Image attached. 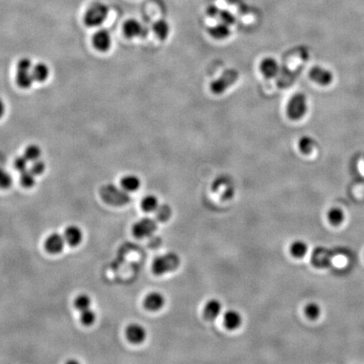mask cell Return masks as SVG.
I'll return each mask as SVG.
<instances>
[{"instance_id": "cell-1", "label": "cell", "mask_w": 364, "mask_h": 364, "mask_svg": "<svg viewBox=\"0 0 364 364\" xmlns=\"http://www.w3.org/2000/svg\"><path fill=\"white\" fill-rule=\"evenodd\" d=\"M181 259L176 253L170 252L158 256L153 261L152 272L157 276L174 272L179 267Z\"/></svg>"}, {"instance_id": "cell-2", "label": "cell", "mask_w": 364, "mask_h": 364, "mask_svg": "<svg viewBox=\"0 0 364 364\" xmlns=\"http://www.w3.org/2000/svg\"><path fill=\"white\" fill-rule=\"evenodd\" d=\"M109 14V8L106 4L95 3L90 6L84 16V24L89 27H97L106 21Z\"/></svg>"}, {"instance_id": "cell-3", "label": "cell", "mask_w": 364, "mask_h": 364, "mask_svg": "<svg viewBox=\"0 0 364 364\" xmlns=\"http://www.w3.org/2000/svg\"><path fill=\"white\" fill-rule=\"evenodd\" d=\"M308 110L307 97L305 94L297 93L291 97L287 105V115L293 121L305 117Z\"/></svg>"}, {"instance_id": "cell-4", "label": "cell", "mask_w": 364, "mask_h": 364, "mask_svg": "<svg viewBox=\"0 0 364 364\" xmlns=\"http://www.w3.org/2000/svg\"><path fill=\"white\" fill-rule=\"evenodd\" d=\"M239 72L234 68H229L223 72L218 79H215L210 84V89L215 95H220L225 92L228 88L236 83L239 79Z\"/></svg>"}, {"instance_id": "cell-5", "label": "cell", "mask_w": 364, "mask_h": 364, "mask_svg": "<svg viewBox=\"0 0 364 364\" xmlns=\"http://www.w3.org/2000/svg\"><path fill=\"white\" fill-rule=\"evenodd\" d=\"M101 194L107 203L116 206L128 203L130 200V197L126 190H123V188L120 189L114 185H106V187L102 188Z\"/></svg>"}, {"instance_id": "cell-6", "label": "cell", "mask_w": 364, "mask_h": 364, "mask_svg": "<svg viewBox=\"0 0 364 364\" xmlns=\"http://www.w3.org/2000/svg\"><path fill=\"white\" fill-rule=\"evenodd\" d=\"M157 222L153 218L144 217L133 224L132 232L136 238L144 239L151 236L157 229Z\"/></svg>"}, {"instance_id": "cell-7", "label": "cell", "mask_w": 364, "mask_h": 364, "mask_svg": "<svg viewBox=\"0 0 364 364\" xmlns=\"http://www.w3.org/2000/svg\"><path fill=\"white\" fill-rule=\"evenodd\" d=\"M127 339L133 344H141L147 338V332L144 326L138 323H132L125 330Z\"/></svg>"}, {"instance_id": "cell-8", "label": "cell", "mask_w": 364, "mask_h": 364, "mask_svg": "<svg viewBox=\"0 0 364 364\" xmlns=\"http://www.w3.org/2000/svg\"><path fill=\"white\" fill-rule=\"evenodd\" d=\"M123 32L128 38L144 37L148 34V29L135 19H129L123 25Z\"/></svg>"}, {"instance_id": "cell-9", "label": "cell", "mask_w": 364, "mask_h": 364, "mask_svg": "<svg viewBox=\"0 0 364 364\" xmlns=\"http://www.w3.org/2000/svg\"><path fill=\"white\" fill-rule=\"evenodd\" d=\"M65 239L63 235L58 233H52L46 237L44 242V246L50 254H59L62 252L65 245Z\"/></svg>"}, {"instance_id": "cell-10", "label": "cell", "mask_w": 364, "mask_h": 364, "mask_svg": "<svg viewBox=\"0 0 364 364\" xmlns=\"http://www.w3.org/2000/svg\"><path fill=\"white\" fill-rule=\"evenodd\" d=\"M166 298L160 292H151L144 299V308L149 311L155 312L165 306Z\"/></svg>"}, {"instance_id": "cell-11", "label": "cell", "mask_w": 364, "mask_h": 364, "mask_svg": "<svg viewBox=\"0 0 364 364\" xmlns=\"http://www.w3.org/2000/svg\"><path fill=\"white\" fill-rule=\"evenodd\" d=\"M93 45L101 52H106L112 45V36L109 31L105 29L97 30L93 35Z\"/></svg>"}, {"instance_id": "cell-12", "label": "cell", "mask_w": 364, "mask_h": 364, "mask_svg": "<svg viewBox=\"0 0 364 364\" xmlns=\"http://www.w3.org/2000/svg\"><path fill=\"white\" fill-rule=\"evenodd\" d=\"M309 75L313 81L321 85H328L332 83L333 79V74L332 72L322 68L321 66L313 67L310 69Z\"/></svg>"}, {"instance_id": "cell-13", "label": "cell", "mask_w": 364, "mask_h": 364, "mask_svg": "<svg viewBox=\"0 0 364 364\" xmlns=\"http://www.w3.org/2000/svg\"><path fill=\"white\" fill-rule=\"evenodd\" d=\"M260 70L261 74L267 79H272L277 76L280 67L277 62V60L274 59L273 57H266L261 61L260 63Z\"/></svg>"}, {"instance_id": "cell-14", "label": "cell", "mask_w": 364, "mask_h": 364, "mask_svg": "<svg viewBox=\"0 0 364 364\" xmlns=\"http://www.w3.org/2000/svg\"><path fill=\"white\" fill-rule=\"evenodd\" d=\"M82 229L76 225H69L65 228L63 237L68 245L75 247L81 244L83 240Z\"/></svg>"}, {"instance_id": "cell-15", "label": "cell", "mask_w": 364, "mask_h": 364, "mask_svg": "<svg viewBox=\"0 0 364 364\" xmlns=\"http://www.w3.org/2000/svg\"><path fill=\"white\" fill-rule=\"evenodd\" d=\"M222 303L218 299H210L203 308L204 318L207 321H214L222 312Z\"/></svg>"}, {"instance_id": "cell-16", "label": "cell", "mask_w": 364, "mask_h": 364, "mask_svg": "<svg viewBox=\"0 0 364 364\" xmlns=\"http://www.w3.org/2000/svg\"><path fill=\"white\" fill-rule=\"evenodd\" d=\"M241 315L239 311L234 310H229L226 311L223 315V324L226 328L230 331H234L239 328L242 325Z\"/></svg>"}, {"instance_id": "cell-17", "label": "cell", "mask_w": 364, "mask_h": 364, "mask_svg": "<svg viewBox=\"0 0 364 364\" xmlns=\"http://www.w3.org/2000/svg\"><path fill=\"white\" fill-rule=\"evenodd\" d=\"M121 186L127 192H134L141 186V181L135 175H127L121 180Z\"/></svg>"}, {"instance_id": "cell-18", "label": "cell", "mask_w": 364, "mask_h": 364, "mask_svg": "<svg viewBox=\"0 0 364 364\" xmlns=\"http://www.w3.org/2000/svg\"><path fill=\"white\" fill-rule=\"evenodd\" d=\"M209 35L217 40H223L230 35V26L223 24L222 22L217 25H212L208 29Z\"/></svg>"}, {"instance_id": "cell-19", "label": "cell", "mask_w": 364, "mask_h": 364, "mask_svg": "<svg viewBox=\"0 0 364 364\" xmlns=\"http://www.w3.org/2000/svg\"><path fill=\"white\" fill-rule=\"evenodd\" d=\"M152 29L158 38L161 39L162 41L166 40L168 37L170 31H171L170 25H169L168 22L165 19H160V20L155 22Z\"/></svg>"}, {"instance_id": "cell-20", "label": "cell", "mask_w": 364, "mask_h": 364, "mask_svg": "<svg viewBox=\"0 0 364 364\" xmlns=\"http://www.w3.org/2000/svg\"><path fill=\"white\" fill-rule=\"evenodd\" d=\"M309 250V246L307 243L301 240V239H297L294 240L290 245L291 255L295 257V258H303L306 256V254Z\"/></svg>"}, {"instance_id": "cell-21", "label": "cell", "mask_w": 364, "mask_h": 364, "mask_svg": "<svg viewBox=\"0 0 364 364\" xmlns=\"http://www.w3.org/2000/svg\"><path fill=\"white\" fill-rule=\"evenodd\" d=\"M31 74L35 81L44 82L49 77V68L46 63H39L33 66Z\"/></svg>"}, {"instance_id": "cell-22", "label": "cell", "mask_w": 364, "mask_h": 364, "mask_svg": "<svg viewBox=\"0 0 364 364\" xmlns=\"http://www.w3.org/2000/svg\"><path fill=\"white\" fill-rule=\"evenodd\" d=\"M35 79L30 71L18 70L16 74L17 84L22 89H29L31 87Z\"/></svg>"}, {"instance_id": "cell-23", "label": "cell", "mask_w": 364, "mask_h": 364, "mask_svg": "<svg viewBox=\"0 0 364 364\" xmlns=\"http://www.w3.org/2000/svg\"><path fill=\"white\" fill-rule=\"evenodd\" d=\"M159 206H160L159 199L155 195H147L144 196L141 201L142 209L144 210V212H155Z\"/></svg>"}, {"instance_id": "cell-24", "label": "cell", "mask_w": 364, "mask_h": 364, "mask_svg": "<svg viewBox=\"0 0 364 364\" xmlns=\"http://www.w3.org/2000/svg\"><path fill=\"white\" fill-rule=\"evenodd\" d=\"M327 218H328L330 223H332V225H340V224L343 223V221L345 219V214L341 208L334 207V208L329 210V212L327 213Z\"/></svg>"}, {"instance_id": "cell-25", "label": "cell", "mask_w": 364, "mask_h": 364, "mask_svg": "<svg viewBox=\"0 0 364 364\" xmlns=\"http://www.w3.org/2000/svg\"><path fill=\"white\" fill-rule=\"evenodd\" d=\"M315 144L316 143L312 138L309 136L302 137L299 141V150L305 155H310L314 150Z\"/></svg>"}, {"instance_id": "cell-26", "label": "cell", "mask_w": 364, "mask_h": 364, "mask_svg": "<svg viewBox=\"0 0 364 364\" xmlns=\"http://www.w3.org/2000/svg\"><path fill=\"white\" fill-rule=\"evenodd\" d=\"M74 307L80 312L84 310H87L91 305V299L87 294H81L75 298L74 301Z\"/></svg>"}, {"instance_id": "cell-27", "label": "cell", "mask_w": 364, "mask_h": 364, "mask_svg": "<svg viewBox=\"0 0 364 364\" xmlns=\"http://www.w3.org/2000/svg\"><path fill=\"white\" fill-rule=\"evenodd\" d=\"M305 315L308 319L311 321H315L320 317L321 313V309L320 305L316 303H310L305 308Z\"/></svg>"}, {"instance_id": "cell-28", "label": "cell", "mask_w": 364, "mask_h": 364, "mask_svg": "<svg viewBox=\"0 0 364 364\" xmlns=\"http://www.w3.org/2000/svg\"><path fill=\"white\" fill-rule=\"evenodd\" d=\"M25 157L27 159L28 161H37L40 159L41 155V148L35 145V144H30L25 150Z\"/></svg>"}, {"instance_id": "cell-29", "label": "cell", "mask_w": 364, "mask_h": 364, "mask_svg": "<svg viewBox=\"0 0 364 364\" xmlns=\"http://www.w3.org/2000/svg\"><path fill=\"white\" fill-rule=\"evenodd\" d=\"M19 181L24 187L30 188L35 185V176L28 169L25 172H20Z\"/></svg>"}, {"instance_id": "cell-30", "label": "cell", "mask_w": 364, "mask_h": 364, "mask_svg": "<svg viewBox=\"0 0 364 364\" xmlns=\"http://www.w3.org/2000/svg\"><path fill=\"white\" fill-rule=\"evenodd\" d=\"M96 320V314L90 308L83 310L80 314V321L85 326H92Z\"/></svg>"}, {"instance_id": "cell-31", "label": "cell", "mask_w": 364, "mask_h": 364, "mask_svg": "<svg viewBox=\"0 0 364 364\" xmlns=\"http://www.w3.org/2000/svg\"><path fill=\"white\" fill-rule=\"evenodd\" d=\"M155 212L158 220L161 221V222H166V221L170 219V217L172 216V210L170 206L165 204L162 206H159L157 210Z\"/></svg>"}, {"instance_id": "cell-32", "label": "cell", "mask_w": 364, "mask_h": 364, "mask_svg": "<svg viewBox=\"0 0 364 364\" xmlns=\"http://www.w3.org/2000/svg\"><path fill=\"white\" fill-rule=\"evenodd\" d=\"M217 18L220 19V22L228 25V26L234 25L235 21H236V18H235L234 14H232L230 11L227 10V9H221L220 13L218 14Z\"/></svg>"}, {"instance_id": "cell-33", "label": "cell", "mask_w": 364, "mask_h": 364, "mask_svg": "<svg viewBox=\"0 0 364 364\" xmlns=\"http://www.w3.org/2000/svg\"><path fill=\"white\" fill-rule=\"evenodd\" d=\"M12 184V178L8 172L0 168V189H7Z\"/></svg>"}, {"instance_id": "cell-34", "label": "cell", "mask_w": 364, "mask_h": 364, "mask_svg": "<svg viewBox=\"0 0 364 364\" xmlns=\"http://www.w3.org/2000/svg\"><path fill=\"white\" fill-rule=\"evenodd\" d=\"M45 169H46V165L43 161L39 159L37 161H33L30 166V171L35 176H40L43 173Z\"/></svg>"}, {"instance_id": "cell-35", "label": "cell", "mask_w": 364, "mask_h": 364, "mask_svg": "<svg viewBox=\"0 0 364 364\" xmlns=\"http://www.w3.org/2000/svg\"><path fill=\"white\" fill-rule=\"evenodd\" d=\"M30 161H28L27 159L25 157V155H23V156L17 158L16 160H15V161H14V167L19 172H25V171L28 170V163Z\"/></svg>"}, {"instance_id": "cell-36", "label": "cell", "mask_w": 364, "mask_h": 364, "mask_svg": "<svg viewBox=\"0 0 364 364\" xmlns=\"http://www.w3.org/2000/svg\"><path fill=\"white\" fill-rule=\"evenodd\" d=\"M32 62L29 57H23L17 63V69L20 71H30L32 69Z\"/></svg>"}, {"instance_id": "cell-37", "label": "cell", "mask_w": 364, "mask_h": 364, "mask_svg": "<svg viewBox=\"0 0 364 364\" xmlns=\"http://www.w3.org/2000/svg\"><path fill=\"white\" fill-rule=\"evenodd\" d=\"M220 8H218L217 6L212 4V5H209L207 7V9H206V14L208 16L211 17V18H216V17L218 16V14L220 13Z\"/></svg>"}, {"instance_id": "cell-38", "label": "cell", "mask_w": 364, "mask_h": 364, "mask_svg": "<svg viewBox=\"0 0 364 364\" xmlns=\"http://www.w3.org/2000/svg\"><path fill=\"white\" fill-rule=\"evenodd\" d=\"M4 112H5V105L3 100L0 98V118L3 117Z\"/></svg>"}]
</instances>
